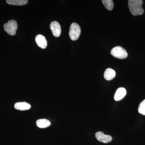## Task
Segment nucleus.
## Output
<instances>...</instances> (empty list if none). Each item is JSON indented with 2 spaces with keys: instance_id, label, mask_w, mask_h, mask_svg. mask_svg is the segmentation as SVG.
<instances>
[{
  "instance_id": "f8f14e48",
  "label": "nucleus",
  "mask_w": 145,
  "mask_h": 145,
  "mask_svg": "<svg viewBox=\"0 0 145 145\" xmlns=\"http://www.w3.org/2000/svg\"><path fill=\"white\" fill-rule=\"evenodd\" d=\"M6 2L10 5L22 6L25 5L28 3L27 0H7Z\"/></svg>"
},
{
  "instance_id": "f257e3e1",
  "label": "nucleus",
  "mask_w": 145,
  "mask_h": 145,
  "mask_svg": "<svg viewBox=\"0 0 145 145\" xmlns=\"http://www.w3.org/2000/svg\"><path fill=\"white\" fill-rule=\"evenodd\" d=\"M143 1L142 0H129L128 6L130 11L133 16H137L143 15L144 10L142 5Z\"/></svg>"
},
{
  "instance_id": "423d86ee",
  "label": "nucleus",
  "mask_w": 145,
  "mask_h": 145,
  "mask_svg": "<svg viewBox=\"0 0 145 145\" xmlns=\"http://www.w3.org/2000/svg\"><path fill=\"white\" fill-rule=\"evenodd\" d=\"M95 137L99 142L104 143L110 142L112 140V137L110 135H105L102 131L97 132L95 134Z\"/></svg>"
},
{
  "instance_id": "0eeeda50",
  "label": "nucleus",
  "mask_w": 145,
  "mask_h": 145,
  "mask_svg": "<svg viewBox=\"0 0 145 145\" xmlns=\"http://www.w3.org/2000/svg\"><path fill=\"white\" fill-rule=\"evenodd\" d=\"M35 40L38 46L42 49L46 48L47 42L45 37L42 35H38L36 36Z\"/></svg>"
},
{
  "instance_id": "f03ea898",
  "label": "nucleus",
  "mask_w": 145,
  "mask_h": 145,
  "mask_svg": "<svg viewBox=\"0 0 145 145\" xmlns=\"http://www.w3.org/2000/svg\"><path fill=\"white\" fill-rule=\"evenodd\" d=\"M81 32L80 27L78 24L75 23L71 24L69 29V36L72 40H77L80 35Z\"/></svg>"
},
{
  "instance_id": "4468645a",
  "label": "nucleus",
  "mask_w": 145,
  "mask_h": 145,
  "mask_svg": "<svg viewBox=\"0 0 145 145\" xmlns=\"http://www.w3.org/2000/svg\"><path fill=\"white\" fill-rule=\"evenodd\" d=\"M138 112L140 114L145 115V100L140 103L138 107Z\"/></svg>"
},
{
  "instance_id": "39448f33",
  "label": "nucleus",
  "mask_w": 145,
  "mask_h": 145,
  "mask_svg": "<svg viewBox=\"0 0 145 145\" xmlns=\"http://www.w3.org/2000/svg\"><path fill=\"white\" fill-rule=\"evenodd\" d=\"M50 28L53 36L55 37H59L61 33V29L59 22L56 21L51 22L50 24Z\"/></svg>"
},
{
  "instance_id": "ddd939ff",
  "label": "nucleus",
  "mask_w": 145,
  "mask_h": 145,
  "mask_svg": "<svg viewBox=\"0 0 145 145\" xmlns=\"http://www.w3.org/2000/svg\"><path fill=\"white\" fill-rule=\"evenodd\" d=\"M102 2L108 10H111L114 7V3L112 0H103Z\"/></svg>"
},
{
  "instance_id": "9b49d317",
  "label": "nucleus",
  "mask_w": 145,
  "mask_h": 145,
  "mask_svg": "<svg viewBox=\"0 0 145 145\" xmlns=\"http://www.w3.org/2000/svg\"><path fill=\"white\" fill-rule=\"evenodd\" d=\"M37 126L40 128H45L50 126L51 123L49 120L46 119H40L37 120L36 122Z\"/></svg>"
},
{
  "instance_id": "7ed1b4c3",
  "label": "nucleus",
  "mask_w": 145,
  "mask_h": 145,
  "mask_svg": "<svg viewBox=\"0 0 145 145\" xmlns=\"http://www.w3.org/2000/svg\"><path fill=\"white\" fill-rule=\"evenodd\" d=\"M110 52L113 57L120 59H126L128 56L126 50L121 46H116L113 48Z\"/></svg>"
},
{
  "instance_id": "6e6552de",
  "label": "nucleus",
  "mask_w": 145,
  "mask_h": 145,
  "mask_svg": "<svg viewBox=\"0 0 145 145\" xmlns=\"http://www.w3.org/2000/svg\"><path fill=\"white\" fill-rule=\"evenodd\" d=\"M127 91L123 88H120L116 91L114 96V99L116 101H119L124 98L126 95Z\"/></svg>"
},
{
  "instance_id": "20e7f679",
  "label": "nucleus",
  "mask_w": 145,
  "mask_h": 145,
  "mask_svg": "<svg viewBox=\"0 0 145 145\" xmlns=\"http://www.w3.org/2000/svg\"><path fill=\"white\" fill-rule=\"evenodd\" d=\"M18 27V23L14 20L8 21L7 23L4 25L5 31L11 36H14L16 34Z\"/></svg>"
},
{
  "instance_id": "1a4fd4ad",
  "label": "nucleus",
  "mask_w": 145,
  "mask_h": 145,
  "mask_svg": "<svg viewBox=\"0 0 145 145\" xmlns=\"http://www.w3.org/2000/svg\"><path fill=\"white\" fill-rule=\"evenodd\" d=\"M14 107L18 110H26L30 108L31 105L26 102H19L15 104Z\"/></svg>"
},
{
  "instance_id": "9d476101",
  "label": "nucleus",
  "mask_w": 145,
  "mask_h": 145,
  "mask_svg": "<svg viewBox=\"0 0 145 145\" xmlns=\"http://www.w3.org/2000/svg\"><path fill=\"white\" fill-rule=\"evenodd\" d=\"M115 75L116 72L111 68L107 69L104 73V78L108 81L112 80L115 77Z\"/></svg>"
}]
</instances>
